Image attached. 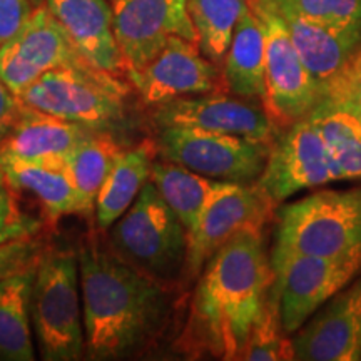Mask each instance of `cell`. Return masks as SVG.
I'll use <instances>...</instances> for the list:
<instances>
[{
    "mask_svg": "<svg viewBox=\"0 0 361 361\" xmlns=\"http://www.w3.org/2000/svg\"><path fill=\"white\" fill-rule=\"evenodd\" d=\"M279 12L361 34V0H269Z\"/></svg>",
    "mask_w": 361,
    "mask_h": 361,
    "instance_id": "29",
    "label": "cell"
},
{
    "mask_svg": "<svg viewBox=\"0 0 361 361\" xmlns=\"http://www.w3.org/2000/svg\"><path fill=\"white\" fill-rule=\"evenodd\" d=\"M112 8L126 74L149 64L173 35L197 44L188 0H112Z\"/></svg>",
    "mask_w": 361,
    "mask_h": 361,
    "instance_id": "14",
    "label": "cell"
},
{
    "mask_svg": "<svg viewBox=\"0 0 361 361\" xmlns=\"http://www.w3.org/2000/svg\"><path fill=\"white\" fill-rule=\"evenodd\" d=\"M124 146L109 130H99L64 156L67 173L78 196V214L92 216L99 192Z\"/></svg>",
    "mask_w": 361,
    "mask_h": 361,
    "instance_id": "23",
    "label": "cell"
},
{
    "mask_svg": "<svg viewBox=\"0 0 361 361\" xmlns=\"http://www.w3.org/2000/svg\"><path fill=\"white\" fill-rule=\"evenodd\" d=\"M42 2H44V0H32L34 7H35V6H40V4H42Z\"/></svg>",
    "mask_w": 361,
    "mask_h": 361,
    "instance_id": "35",
    "label": "cell"
},
{
    "mask_svg": "<svg viewBox=\"0 0 361 361\" xmlns=\"http://www.w3.org/2000/svg\"><path fill=\"white\" fill-rule=\"evenodd\" d=\"M22 107H24V104L20 102L19 96H16L7 87L6 82L0 79V144L6 141L7 135L16 128Z\"/></svg>",
    "mask_w": 361,
    "mask_h": 361,
    "instance_id": "34",
    "label": "cell"
},
{
    "mask_svg": "<svg viewBox=\"0 0 361 361\" xmlns=\"http://www.w3.org/2000/svg\"><path fill=\"white\" fill-rule=\"evenodd\" d=\"M252 12L264 30V85L263 106L279 128L303 119L323 96L301 61L283 16L269 0H251Z\"/></svg>",
    "mask_w": 361,
    "mask_h": 361,
    "instance_id": "8",
    "label": "cell"
},
{
    "mask_svg": "<svg viewBox=\"0 0 361 361\" xmlns=\"http://www.w3.org/2000/svg\"><path fill=\"white\" fill-rule=\"evenodd\" d=\"M286 128L271 144L268 161L256 180L274 206L298 192L340 180L323 134L310 116Z\"/></svg>",
    "mask_w": 361,
    "mask_h": 361,
    "instance_id": "10",
    "label": "cell"
},
{
    "mask_svg": "<svg viewBox=\"0 0 361 361\" xmlns=\"http://www.w3.org/2000/svg\"><path fill=\"white\" fill-rule=\"evenodd\" d=\"M75 52L96 69L126 74V64L114 34L112 0H44Z\"/></svg>",
    "mask_w": 361,
    "mask_h": 361,
    "instance_id": "17",
    "label": "cell"
},
{
    "mask_svg": "<svg viewBox=\"0 0 361 361\" xmlns=\"http://www.w3.org/2000/svg\"><path fill=\"white\" fill-rule=\"evenodd\" d=\"M361 247V188L316 191L278 211L271 258L340 256Z\"/></svg>",
    "mask_w": 361,
    "mask_h": 361,
    "instance_id": "6",
    "label": "cell"
},
{
    "mask_svg": "<svg viewBox=\"0 0 361 361\" xmlns=\"http://www.w3.org/2000/svg\"><path fill=\"white\" fill-rule=\"evenodd\" d=\"M323 134L340 180L361 179V114L348 104L322 96L308 114Z\"/></svg>",
    "mask_w": 361,
    "mask_h": 361,
    "instance_id": "25",
    "label": "cell"
},
{
    "mask_svg": "<svg viewBox=\"0 0 361 361\" xmlns=\"http://www.w3.org/2000/svg\"><path fill=\"white\" fill-rule=\"evenodd\" d=\"M151 109L154 128L186 126L264 142L276 139L278 126L263 102L226 94V90L174 99Z\"/></svg>",
    "mask_w": 361,
    "mask_h": 361,
    "instance_id": "13",
    "label": "cell"
},
{
    "mask_svg": "<svg viewBox=\"0 0 361 361\" xmlns=\"http://www.w3.org/2000/svg\"><path fill=\"white\" fill-rule=\"evenodd\" d=\"M20 191L0 169V245L16 239L39 236L42 221L24 209Z\"/></svg>",
    "mask_w": 361,
    "mask_h": 361,
    "instance_id": "30",
    "label": "cell"
},
{
    "mask_svg": "<svg viewBox=\"0 0 361 361\" xmlns=\"http://www.w3.org/2000/svg\"><path fill=\"white\" fill-rule=\"evenodd\" d=\"M0 169L20 192H30L39 201L47 223L56 224L64 216L78 214V196L64 157L51 161L0 159Z\"/></svg>",
    "mask_w": 361,
    "mask_h": 361,
    "instance_id": "20",
    "label": "cell"
},
{
    "mask_svg": "<svg viewBox=\"0 0 361 361\" xmlns=\"http://www.w3.org/2000/svg\"><path fill=\"white\" fill-rule=\"evenodd\" d=\"M279 313L288 336L298 331L361 271V247L340 256L286 255L271 258Z\"/></svg>",
    "mask_w": 361,
    "mask_h": 361,
    "instance_id": "9",
    "label": "cell"
},
{
    "mask_svg": "<svg viewBox=\"0 0 361 361\" xmlns=\"http://www.w3.org/2000/svg\"><path fill=\"white\" fill-rule=\"evenodd\" d=\"M37 266L0 283V360L32 361L35 346L30 322V293Z\"/></svg>",
    "mask_w": 361,
    "mask_h": 361,
    "instance_id": "24",
    "label": "cell"
},
{
    "mask_svg": "<svg viewBox=\"0 0 361 361\" xmlns=\"http://www.w3.org/2000/svg\"><path fill=\"white\" fill-rule=\"evenodd\" d=\"M241 360L247 361H279L295 360L291 338L283 328L279 313V293L276 284L271 283L259 319L252 328Z\"/></svg>",
    "mask_w": 361,
    "mask_h": 361,
    "instance_id": "28",
    "label": "cell"
},
{
    "mask_svg": "<svg viewBox=\"0 0 361 361\" xmlns=\"http://www.w3.org/2000/svg\"><path fill=\"white\" fill-rule=\"evenodd\" d=\"M157 159L154 139H144L137 146L124 149L96 201V224L107 231L133 206L144 184L151 178L152 162Z\"/></svg>",
    "mask_w": 361,
    "mask_h": 361,
    "instance_id": "21",
    "label": "cell"
},
{
    "mask_svg": "<svg viewBox=\"0 0 361 361\" xmlns=\"http://www.w3.org/2000/svg\"><path fill=\"white\" fill-rule=\"evenodd\" d=\"M251 8V0H188V12L202 56L218 67L231 45L234 29Z\"/></svg>",
    "mask_w": 361,
    "mask_h": 361,
    "instance_id": "27",
    "label": "cell"
},
{
    "mask_svg": "<svg viewBox=\"0 0 361 361\" xmlns=\"http://www.w3.org/2000/svg\"><path fill=\"white\" fill-rule=\"evenodd\" d=\"M279 13L286 22L301 61L322 85V90L361 51V34L358 32L319 24L296 13Z\"/></svg>",
    "mask_w": 361,
    "mask_h": 361,
    "instance_id": "19",
    "label": "cell"
},
{
    "mask_svg": "<svg viewBox=\"0 0 361 361\" xmlns=\"http://www.w3.org/2000/svg\"><path fill=\"white\" fill-rule=\"evenodd\" d=\"M274 204L255 184L218 180L192 233L188 234L186 279L200 276L206 261L238 233L263 231Z\"/></svg>",
    "mask_w": 361,
    "mask_h": 361,
    "instance_id": "11",
    "label": "cell"
},
{
    "mask_svg": "<svg viewBox=\"0 0 361 361\" xmlns=\"http://www.w3.org/2000/svg\"><path fill=\"white\" fill-rule=\"evenodd\" d=\"M323 96L348 104L361 114V51L335 79L324 85Z\"/></svg>",
    "mask_w": 361,
    "mask_h": 361,
    "instance_id": "32",
    "label": "cell"
},
{
    "mask_svg": "<svg viewBox=\"0 0 361 361\" xmlns=\"http://www.w3.org/2000/svg\"><path fill=\"white\" fill-rule=\"evenodd\" d=\"M30 322L40 358H84V311L78 252L47 247L40 256L30 293Z\"/></svg>",
    "mask_w": 361,
    "mask_h": 361,
    "instance_id": "4",
    "label": "cell"
},
{
    "mask_svg": "<svg viewBox=\"0 0 361 361\" xmlns=\"http://www.w3.org/2000/svg\"><path fill=\"white\" fill-rule=\"evenodd\" d=\"M142 104L161 106L174 99L226 90L221 67L202 56L196 42L178 35L141 69L126 74Z\"/></svg>",
    "mask_w": 361,
    "mask_h": 361,
    "instance_id": "12",
    "label": "cell"
},
{
    "mask_svg": "<svg viewBox=\"0 0 361 361\" xmlns=\"http://www.w3.org/2000/svg\"><path fill=\"white\" fill-rule=\"evenodd\" d=\"M221 75L226 92L264 101V30L252 8L241 17L234 29Z\"/></svg>",
    "mask_w": 361,
    "mask_h": 361,
    "instance_id": "22",
    "label": "cell"
},
{
    "mask_svg": "<svg viewBox=\"0 0 361 361\" xmlns=\"http://www.w3.org/2000/svg\"><path fill=\"white\" fill-rule=\"evenodd\" d=\"M47 246L40 236L2 243L0 245V283L13 274L37 266Z\"/></svg>",
    "mask_w": 361,
    "mask_h": 361,
    "instance_id": "31",
    "label": "cell"
},
{
    "mask_svg": "<svg viewBox=\"0 0 361 361\" xmlns=\"http://www.w3.org/2000/svg\"><path fill=\"white\" fill-rule=\"evenodd\" d=\"M82 59L51 11L35 6L29 20L0 47V79L20 96L40 75Z\"/></svg>",
    "mask_w": 361,
    "mask_h": 361,
    "instance_id": "15",
    "label": "cell"
},
{
    "mask_svg": "<svg viewBox=\"0 0 361 361\" xmlns=\"http://www.w3.org/2000/svg\"><path fill=\"white\" fill-rule=\"evenodd\" d=\"M295 360H361V278L336 293L291 335Z\"/></svg>",
    "mask_w": 361,
    "mask_h": 361,
    "instance_id": "16",
    "label": "cell"
},
{
    "mask_svg": "<svg viewBox=\"0 0 361 361\" xmlns=\"http://www.w3.org/2000/svg\"><path fill=\"white\" fill-rule=\"evenodd\" d=\"M133 85L84 59L45 72L20 94V102L94 130L116 129L128 114Z\"/></svg>",
    "mask_w": 361,
    "mask_h": 361,
    "instance_id": "3",
    "label": "cell"
},
{
    "mask_svg": "<svg viewBox=\"0 0 361 361\" xmlns=\"http://www.w3.org/2000/svg\"><path fill=\"white\" fill-rule=\"evenodd\" d=\"M87 360H121L146 348L169 318V284L147 276L89 236L79 247Z\"/></svg>",
    "mask_w": 361,
    "mask_h": 361,
    "instance_id": "2",
    "label": "cell"
},
{
    "mask_svg": "<svg viewBox=\"0 0 361 361\" xmlns=\"http://www.w3.org/2000/svg\"><path fill=\"white\" fill-rule=\"evenodd\" d=\"M149 179L186 228L188 234L196 228L206 202L218 183L164 159L152 162Z\"/></svg>",
    "mask_w": 361,
    "mask_h": 361,
    "instance_id": "26",
    "label": "cell"
},
{
    "mask_svg": "<svg viewBox=\"0 0 361 361\" xmlns=\"http://www.w3.org/2000/svg\"><path fill=\"white\" fill-rule=\"evenodd\" d=\"M274 279L263 231L238 233L206 261L179 345L184 353L241 360Z\"/></svg>",
    "mask_w": 361,
    "mask_h": 361,
    "instance_id": "1",
    "label": "cell"
},
{
    "mask_svg": "<svg viewBox=\"0 0 361 361\" xmlns=\"http://www.w3.org/2000/svg\"><path fill=\"white\" fill-rule=\"evenodd\" d=\"M96 133L99 130L24 106L16 128L0 144V159H59Z\"/></svg>",
    "mask_w": 361,
    "mask_h": 361,
    "instance_id": "18",
    "label": "cell"
},
{
    "mask_svg": "<svg viewBox=\"0 0 361 361\" xmlns=\"http://www.w3.org/2000/svg\"><path fill=\"white\" fill-rule=\"evenodd\" d=\"M157 157L223 183L255 184L263 173L271 144L213 130L156 128Z\"/></svg>",
    "mask_w": 361,
    "mask_h": 361,
    "instance_id": "7",
    "label": "cell"
},
{
    "mask_svg": "<svg viewBox=\"0 0 361 361\" xmlns=\"http://www.w3.org/2000/svg\"><path fill=\"white\" fill-rule=\"evenodd\" d=\"M107 246L128 264L169 286L186 276L188 231L151 179L109 228Z\"/></svg>",
    "mask_w": 361,
    "mask_h": 361,
    "instance_id": "5",
    "label": "cell"
},
{
    "mask_svg": "<svg viewBox=\"0 0 361 361\" xmlns=\"http://www.w3.org/2000/svg\"><path fill=\"white\" fill-rule=\"evenodd\" d=\"M32 11V0H0V47L19 32Z\"/></svg>",
    "mask_w": 361,
    "mask_h": 361,
    "instance_id": "33",
    "label": "cell"
}]
</instances>
